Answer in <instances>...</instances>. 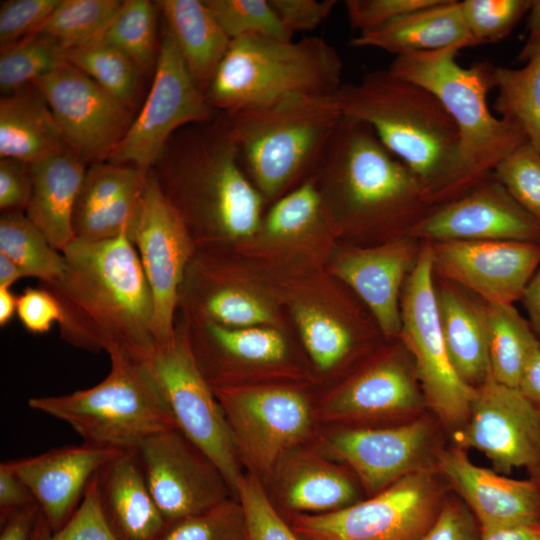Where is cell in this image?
<instances>
[{
    "label": "cell",
    "instance_id": "6da1fadb",
    "mask_svg": "<svg viewBox=\"0 0 540 540\" xmlns=\"http://www.w3.org/2000/svg\"><path fill=\"white\" fill-rule=\"evenodd\" d=\"M62 253L63 273L43 284L61 306L62 340L91 353L116 346L147 360L156 350L154 306L135 245L124 236L75 240Z\"/></svg>",
    "mask_w": 540,
    "mask_h": 540
},
{
    "label": "cell",
    "instance_id": "7a4b0ae2",
    "mask_svg": "<svg viewBox=\"0 0 540 540\" xmlns=\"http://www.w3.org/2000/svg\"><path fill=\"white\" fill-rule=\"evenodd\" d=\"M332 98L343 116L372 127L417 177L434 205L463 196L485 177L467 164L457 125L426 88L387 69L342 84Z\"/></svg>",
    "mask_w": 540,
    "mask_h": 540
},
{
    "label": "cell",
    "instance_id": "3957f363",
    "mask_svg": "<svg viewBox=\"0 0 540 540\" xmlns=\"http://www.w3.org/2000/svg\"><path fill=\"white\" fill-rule=\"evenodd\" d=\"M151 170L195 247L248 238L260 228L264 198L246 176L224 113L175 133Z\"/></svg>",
    "mask_w": 540,
    "mask_h": 540
},
{
    "label": "cell",
    "instance_id": "277c9868",
    "mask_svg": "<svg viewBox=\"0 0 540 540\" xmlns=\"http://www.w3.org/2000/svg\"><path fill=\"white\" fill-rule=\"evenodd\" d=\"M314 175L333 218L356 227H388L407 235L433 204L410 169L372 127L343 116Z\"/></svg>",
    "mask_w": 540,
    "mask_h": 540
},
{
    "label": "cell",
    "instance_id": "5b68a950",
    "mask_svg": "<svg viewBox=\"0 0 540 540\" xmlns=\"http://www.w3.org/2000/svg\"><path fill=\"white\" fill-rule=\"evenodd\" d=\"M244 170L264 199L317 167L343 115L332 96L289 95L224 113Z\"/></svg>",
    "mask_w": 540,
    "mask_h": 540
},
{
    "label": "cell",
    "instance_id": "8992f818",
    "mask_svg": "<svg viewBox=\"0 0 540 540\" xmlns=\"http://www.w3.org/2000/svg\"><path fill=\"white\" fill-rule=\"evenodd\" d=\"M110 371L98 384L58 396L31 397L28 406L67 423L84 443L135 451L145 439L178 429L145 360L112 346Z\"/></svg>",
    "mask_w": 540,
    "mask_h": 540
},
{
    "label": "cell",
    "instance_id": "52a82bcc",
    "mask_svg": "<svg viewBox=\"0 0 540 540\" xmlns=\"http://www.w3.org/2000/svg\"><path fill=\"white\" fill-rule=\"evenodd\" d=\"M342 60L326 40L249 36L231 40L205 94L219 113L273 103L289 95L333 96Z\"/></svg>",
    "mask_w": 540,
    "mask_h": 540
},
{
    "label": "cell",
    "instance_id": "ba28073f",
    "mask_svg": "<svg viewBox=\"0 0 540 540\" xmlns=\"http://www.w3.org/2000/svg\"><path fill=\"white\" fill-rule=\"evenodd\" d=\"M459 50L454 47L396 56L388 70L438 98L457 125L467 164L484 177L528 140L520 127L496 117L488 107V93L495 88V66L477 62L462 67L456 59Z\"/></svg>",
    "mask_w": 540,
    "mask_h": 540
},
{
    "label": "cell",
    "instance_id": "9c48e42d",
    "mask_svg": "<svg viewBox=\"0 0 540 540\" xmlns=\"http://www.w3.org/2000/svg\"><path fill=\"white\" fill-rule=\"evenodd\" d=\"M434 276L430 247L424 242L402 290L399 337L413 357L426 404L446 427L458 431L468 420L476 388L459 376L451 362L440 324Z\"/></svg>",
    "mask_w": 540,
    "mask_h": 540
},
{
    "label": "cell",
    "instance_id": "30bf717a",
    "mask_svg": "<svg viewBox=\"0 0 540 540\" xmlns=\"http://www.w3.org/2000/svg\"><path fill=\"white\" fill-rule=\"evenodd\" d=\"M444 500L427 468L413 471L376 496L321 514H299L291 522L303 540H423Z\"/></svg>",
    "mask_w": 540,
    "mask_h": 540
},
{
    "label": "cell",
    "instance_id": "8fae6325",
    "mask_svg": "<svg viewBox=\"0 0 540 540\" xmlns=\"http://www.w3.org/2000/svg\"><path fill=\"white\" fill-rule=\"evenodd\" d=\"M153 371L178 429L216 466L230 490L243 474L232 435L216 395L194 358L186 328L145 360Z\"/></svg>",
    "mask_w": 540,
    "mask_h": 540
},
{
    "label": "cell",
    "instance_id": "7c38bea8",
    "mask_svg": "<svg viewBox=\"0 0 540 540\" xmlns=\"http://www.w3.org/2000/svg\"><path fill=\"white\" fill-rule=\"evenodd\" d=\"M219 114L194 81L165 28L149 94L108 161L147 172L175 133L193 124L210 122Z\"/></svg>",
    "mask_w": 540,
    "mask_h": 540
},
{
    "label": "cell",
    "instance_id": "4fadbf2b",
    "mask_svg": "<svg viewBox=\"0 0 540 540\" xmlns=\"http://www.w3.org/2000/svg\"><path fill=\"white\" fill-rule=\"evenodd\" d=\"M32 85L48 103L69 150L88 165L108 161L134 119L130 107L67 61Z\"/></svg>",
    "mask_w": 540,
    "mask_h": 540
},
{
    "label": "cell",
    "instance_id": "5bb4252c",
    "mask_svg": "<svg viewBox=\"0 0 540 540\" xmlns=\"http://www.w3.org/2000/svg\"><path fill=\"white\" fill-rule=\"evenodd\" d=\"M238 457L255 472L267 473L309 431L305 398L285 388H213Z\"/></svg>",
    "mask_w": 540,
    "mask_h": 540
},
{
    "label": "cell",
    "instance_id": "9a60e30c",
    "mask_svg": "<svg viewBox=\"0 0 540 540\" xmlns=\"http://www.w3.org/2000/svg\"><path fill=\"white\" fill-rule=\"evenodd\" d=\"M148 281L154 306L156 348L175 337L179 290L195 244L177 211L148 171L133 241Z\"/></svg>",
    "mask_w": 540,
    "mask_h": 540
},
{
    "label": "cell",
    "instance_id": "2e32d148",
    "mask_svg": "<svg viewBox=\"0 0 540 540\" xmlns=\"http://www.w3.org/2000/svg\"><path fill=\"white\" fill-rule=\"evenodd\" d=\"M455 441L463 449L484 453L499 472L526 468L540 480V410L518 388L499 383L490 374L476 388L468 420Z\"/></svg>",
    "mask_w": 540,
    "mask_h": 540
},
{
    "label": "cell",
    "instance_id": "e0dca14e",
    "mask_svg": "<svg viewBox=\"0 0 540 540\" xmlns=\"http://www.w3.org/2000/svg\"><path fill=\"white\" fill-rule=\"evenodd\" d=\"M135 452L167 523L199 514L228 499L230 488L219 470L179 429L145 439Z\"/></svg>",
    "mask_w": 540,
    "mask_h": 540
},
{
    "label": "cell",
    "instance_id": "ac0fdd59",
    "mask_svg": "<svg viewBox=\"0 0 540 540\" xmlns=\"http://www.w3.org/2000/svg\"><path fill=\"white\" fill-rule=\"evenodd\" d=\"M434 274L488 304H513L540 266V244L512 240L427 242Z\"/></svg>",
    "mask_w": 540,
    "mask_h": 540
},
{
    "label": "cell",
    "instance_id": "d6986e66",
    "mask_svg": "<svg viewBox=\"0 0 540 540\" xmlns=\"http://www.w3.org/2000/svg\"><path fill=\"white\" fill-rule=\"evenodd\" d=\"M407 235L424 242L512 240L540 244V223L491 172L463 196L435 207Z\"/></svg>",
    "mask_w": 540,
    "mask_h": 540
},
{
    "label": "cell",
    "instance_id": "ffe728a7",
    "mask_svg": "<svg viewBox=\"0 0 540 540\" xmlns=\"http://www.w3.org/2000/svg\"><path fill=\"white\" fill-rule=\"evenodd\" d=\"M437 467L461 495L480 531L540 524V480L510 479L476 466L459 446L441 451Z\"/></svg>",
    "mask_w": 540,
    "mask_h": 540
},
{
    "label": "cell",
    "instance_id": "44dd1931",
    "mask_svg": "<svg viewBox=\"0 0 540 540\" xmlns=\"http://www.w3.org/2000/svg\"><path fill=\"white\" fill-rule=\"evenodd\" d=\"M123 452L83 443L8 462L29 487L50 528L58 531L79 507L94 475Z\"/></svg>",
    "mask_w": 540,
    "mask_h": 540
},
{
    "label": "cell",
    "instance_id": "7402d4cb",
    "mask_svg": "<svg viewBox=\"0 0 540 540\" xmlns=\"http://www.w3.org/2000/svg\"><path fill=\"white\" fill-rule=\"evenodd\" d=\"M148 171L109 161L89 164L75 203V240L127 237L132 243Z\"/></svg>",
    "mask_w": 540,
    "mask_h": 540
},
{
    "label": "cell",
    "instance_id": "603a6c76",
    "mask_svg": "<svg viewBox=\"0 0 540 540\" xmlns=\"http://www.w3.org/2000/svg\"><path fill=\"white\" fill-rule=\"evenodd\" d=\"M417 241L405 235L378 247L352 249L332 267L366 303L388 337L401 332V294L420 251Z\"/></svg>",
    "mask_w": 540,
    "mask_h": 540
},
{
    "label": "cell",
    "instance_id": "cb8c5ba5",
    "mask_svg": "<svg viewBox=\"0 0 540 540\" xmlns=\"http://www.w3.org/2000/svg\"><path fill=\"white\" fill-rule=\"evenodd\" d=\"M431 439V425L424 419L378 429H350L336 434L331 453L346 462L372 492L424 468Z\"/></svg>",
    "mask_w": 540,
    "mask_h": 540
},
{
    "label": "cell",
    "instance_id": "d4e9b609",
    "mask_svg": "<svg viewBox=\"0 0 540 540\" xmlns=\"http://www.w3.org/2000/svg\"><path fill=\"white\" fill-rule=\"evenodd\" d=\"M103 519L116 540H157L168 523L155 503L135 451H125L97 473Z\"/></svg>",
    "mask_w": 540,
    "mask_h": 540
},
{
    "label": "cell",
    "instance_id": "484cf974",
    "mask_svg": "<svg viewBox=\"0 0 540 540\" xmlns=\"http://www.w3.org/2000/svg\"><path fill=\"white\" fill-rule=\"evenodd\" d=\"M87 166L71 150L30 164L26 216L61 253L75 241L73 212Z\"/></svg>",
    "mask_w": 540,
    "mask_h": 540
},
{
    "label": "cell",
    "instance_id": "4316f807",
    "mask_svg": "<svg viewBox=\"0 0 540 540\" xmlns=\"http://www.w3.org/2000/svg\"><path fill=\"white\" fill-rule=\"evenodd\" d=\"M353 47H374L396 56L476 46L462 15L460 1L439 3L403 15L384 26L358 34Z\"/></svg>",
    "mask_w": 540,
    "mask_h": 540
},
{
    "label": "cell",
    "instance_id": "83f0119b",
    "mask_svg": "<svg viewBox=\"0 0 540 540\" xmlns=\"http://www.w3.org/2000/svg\"><path fill=\"white\" fill-rule=\"evenodd\" d=\"M466 292L445 280L436 285L440 324L451 362L459 376L477 388L490 373L487 303Z\"/></svg>",
    "mask_w": 540,
    "mask_h": 540
},
{
    "label": "cell",
    "instance_id": "f1b7e54d",
    "mask_svg": "<svg viewBox=\"0 0 540 540\" xmlns=\"http://www.w3.org/2000/svg\"><path fill=\"white\" fill-rule=\"evenodd\" d=\"M424 403L415 370L402 361L388 360L355 377L327 409L333 418L351 419L416 413Z\"/></svg>",
    "mask_w": 540,
    "mask_h": 540
},
{
    "label": "cell",
    "instance_id": "f546056e",
    "mask_svg": "<svg viewBox=\"0 0 540 540\" xmlns=\"http://www.w3.org/2000/svg\"><path fill=\"white\" fill-rule=\"evenodd\" d=\"M69 150L52 111L32 85L0 100V158L28 164Z\"/></svg>",
    "mask_w": 540,
    "mask_h": 540
},
{
    "label": "cell",
    "instance_id": "4dcf8cb0",
    "mask_svg": "<svg viewBox=\"0 0 540 540\" xmlns=\"http://www.w3.org/2000/svg\"><path fill=\"white\" fill-rule=\"evenodd\" d=\"M157 6L191 76L206 92L231 39L204 0H161Z\"/></svg>",
    "mask_w": 540,
    "mask_h": 540
},
{
    "label": "cell",
    "instance_id": "1f68e13d",
    "mask_svg": "<svg viewBox=\"0 0 540 540\" xmlns=\"http://www.w3.org/2000/svg\"><path fill=\"white\" fill-rule=\"evenodd\" d=\"M519 59V69L494 67L498 91L493 108L500 118L520 127L528 142L540 153V35L528 37Z\"/></svg>",
    "mask_w": 540,
    "mask_h": 540
},
{
    "label": "cell",
    "instance_id": "d6a6232c",
    "mask_svg": "<svg viewBox=\"0 0 540 540\" xmlns=\"http://www.w3.org/2000/svg\"><path fill=\"white\" fill-rule=\"evenodd\" d=\"M490 375L517 388L525 366L540 338L513 304H488Z\"/></svg>",
    "mask_w": 540,
    "mask_h": 540
},
{
    "label": "cell",
    "instance_id": "836d02e7",
    "mask_svg": "<svg viewBox=\"0 0 540 540\" xmlns=\"http://www.w3.org/2000/svg\"><path fill=\"white\" fill-rule=\"evenodd\" d=\"M0 253L15 262L28 277L43 284L56 280L66 260L24 213H2L0 217Z\"/></svg>",
    "mask_w": 540,
    "mask_h": 540
},
{
    "label": "cell",
    "instance_id": "e575fe53",
    "mask_svg": "<svg viewBox=\"0 0 540 540\" xmlns=\"http://www.w3.org/2000/svg\"><path fill=\"white\" fill-rule=\"evenodd\" d=\"M65 60L132 109L141 72L124 53L100 38L66 49Z\"/></svg>",
    "mask_w": 540,
    "mask_h": 540
},
{
    "label": "cell",
    "instance_id": "d590c367",
    "mask_svg": "<svg viewBox=\"0 0 540 540\" xmlns=\"http://www.w3.org/2000/svg\"><path fill=\"white\" fill-rule=\"evenodd\" d=\"M101 39L129 57L141 73L155 68L156 13L147 0L122 1Z\"/></svg>",
    "mask_w": 540,
    "mask_h": 540
},
{
    "label": "cell",
    "instance_id": "8d00e7d4",
    "mask_svg": "<svg viewBox=\"0 0 540 540\" xmlns=\"http://www.w3.org/2000/svg\"><path fill=\"white\" fill-rule=\"evenodd\" d=\"M121 2L59 0L38 32L55 39L65 49L88 44L103 36Z\"/></svg>",
    "mask_w": 540,
    "mask_h": 540
},
{
    "label": "cell",
    "instance_id": "74e56055",
    "mask_svg": "<svg viewBox=\"0 0 540 540\" xmlns=\"http://www.w3.org/2000/svg\"><path fill=\"white\" fill-rule=\"evenodd\" d=\"M65 50L55 39L39 32L1 47V91L10 94L50 73L66 61Z\"/></svg>",
    "mask_w": 540,
    "mask_h": 540
},
{
    "label": "cell",
    "instance_id": "f35d334b",
    "mask_svg": "<svg viewBox=\"0 0 540 540\" xmlns=\"http://www.w3.org/2000/svg\"><path fill=\"white\" fill-rule=\"evenodd\" d=\"M285 495L289 508L303 514H321L351 505L355 489L341 473L311 466L299 470L289 480Z\"/></svg>",
    "mask_w": 540,
    "mask_h": 540
},
{
    "label": "cell",
    "instance_id": "ab89813d",
    "mask_svg": "<svg viewBox=\"0 0 540 540\" xmlns=\"http://www.w3.org/2000/svg\"><path fill=\"white\" fill-rule=\"evenodd\" d=\"M330 218L333 216L312 176L275 202L262 228L270 238L288 239L311 231Z\"/></svg>",
    "mask_w": 540,
    "mask_h": 540
},
{
    "label": "cell",
    "instance_id": "60d3db41",
    "mask_svg": "<svg viewBox=\"0 0 540 540\" xmlns=\"http://www.w3.org/2000/svg\"><path fill=\"white\" fill-rule=\"evenodd\" d=\"M231 39L262 36L292 40L269 0H204Z\"/></svg>",
    "mask_w": 540,
    "mask_h": 540
},
{
    "label": "cell",
    "instance_id": "b9f144b4",
    "mask_svg": "<svg viewBox=\"0 0 540 540\" xmlns=\"http://www.w3.org/2000/svg\"><path fill=\"white\" fill-rule=\"evenodd\" d=\"M294 316L304 345L320 369L332 368L351 349L350 329L332 315L317 307L300 305Z\"/></svg>",
    "mask_w": 540,
    "mask_h": 540
},
{
    "label": "cell",
    "instance_id": "7bdbcfd3",
    "mask_svg": "<svg viewBox=\"0 0 540 540\" xmlns=\"http://www.w3.org/2000/svg\"><path fill=\"white\" fill-rule=\"evenodd\" d=\"M157 540H246L239 501L225 500L199 514L168 523Z\"/></svg>",
    "mask_w": 540,
    "mask_h": 540
},
{
    "label": "cell",
    "instance_id": "ee69618b",
    "mask_svg": "<svg viewBox=\"0 0 540 540\" xmlns=\"http://www.w3.org/2000/svg\"><path fill=\"white\" fill-rule=\"evenodd\" d=\"M531 5V0L460 1L463 18L477 45L504 39L529 13Z\"/></svg>",
    "mask_w": 540,
    "mask_h": 540
},
{
    "label": "cell",
    "instance_id": "f6af8a7d",
    "mask_svg": "<svg viewBox=\"0 0 540 540\" xmlns=\"http://www.w3.org/2000/svg\"><path fill=\"white\" fill-rule=\"evenodd\" d=\"M492 172L512 198L540 223V153L527 141Z\"/></svg>",
    "mask_w": 540,
    "mask_h": 540
},
{
    "label": "cell",
    "instance_id": "bcb514c9",
    "mask_svg": "<svg viewBox=\"0 0 540 540\" xmlns=\"http://www.w3.org/2000/svg\"><path fill=\"white\" fill-rule=\"evenodd\" d=\"M235 492L244 513L246 540H303L279 515L255 476L243 475Z\"/></svg>",
    "mask_w": 540,
    "mask_h": 540
},
{
    "label": "cell",
    "instance_id": "7dc6e473",
    "mask_svg": "<svg viewBox=\"0 0 540 540\" xmlns=\"http://www.w3.org/2000/svg\"><path fill=\"white\" fill-rule=\"evenodd\" d=\"M32 540H116L101 513L96 474L88 484L77 510L58 531L50 528L40 510Z\"/></svg>",
    "mask_w": 540,
    "mask_h": 540
},
{
    "label": "cell",
    "instance_id": "c3c4849f",
    "mask_svg": "<svg viewBox=\"0 0 540 540\" xmlns=\"http://www.w3.org/2000/svg\"><path fill=\"white\" fill-rule=\"evenodd\" d=\"M59 0H7L0 6L1 47L37 33Z\"/></svg>",
    "mask_w": 540,
    "mask_h": 540
},
{
    "label": "cell",
    "instance_id": "681fc988",
    "mask_svg": "<svg viewBox=\"0 0 540 540\" xmlns=\"http://www.w3.org/2000/svg\"><path fill=\"white\" fill-rule=\"evenodd\" d=\"M441 0H347L349 24L361 33L377 29L413 11L433 6Z\"/></svg>",
    "mask_w": 540,
    "mask_h": 540
},
{
    "label": "cell",
    "instance_id": "f907efd6",
    "mask_svg": "<svg viewBox=\"0 0 540 540\" xmlns=\"http://www.w3.org/2000/svg\"><path fill=\"white\" fill-rule=\"evenodd\" d=\"M16 314L24 328L34 334L48 332L63 318L57 298L44 287L25 289L17 297Z\"/></svg>",
    "mask_w": 540,
    "mask_h": 540
},
{
    "label": "cell",
    "instance_id": "816d5d0a",
    "mask_svg": "<svg viewBox=\"0 0 540 540\" xmlns=\"http://www.w3.org/2000/svg\"><path fill=\"white\" fill-rule=\"evenodd\" d=\"M32 193L30 164L13 158L0 160V209L24 213Z\"/></svg>",
    "mask_w": 540,
    "mask_h": 540
},
{
    "label": "cell",
    "instance_id": "f5cc1de1",
    "mask_svg": "<svg viewBox=\"0 0 540 540\" xmlns=\"http://www.w3.org/2000/svg\"><path fill=\"white\" fill-rule=\"evenodd\" d=\"M479 525L466 504L444 500L440 513L423 540H478Z\"/></svg>",
    "mask_w": 540,
    "mask_h": 540
},
{
    "label": "cell",
    "instance_id": "db71d44e",
    "mask_svg": "<svg viewBox=\"0 0 540 540\" xmlns=\"http://www.w3.org/2000/svg\"><path fill=\"white\" fill-rule=\"evenodd\" d=\"M284 27L296 32L312 31L330 15L335 0H269Z\"/></svg>",
    "mask_w": 540,
    "mask_h": 540
},
{
    "label": "cell",
    "instance_id": "11a10c76",
    "mask_svg": "<svg viewBox=\"0 0 540 540\" xmlns=\"http://www.w3.org/2000/svg\"><path fill=\"white\" fill-rule=\"evenodd\" d=\"M35 502L29 487L16 474L9 462H2L0 464V522Z\"/></svg>",
    "mask_w": 540,
    "mask_h": 540
},
{
    "label": "cell",
    "instance_id": "9f6ffc18",
    "mask_svg": "<svg viewBox=\"0 0 540 540\" xmlns=\"http://www.w3.org/2000/svg\"><path fill=\"white\" fill-rule=\"evenodd\" d=\"M39 513V505L35 502L11 514L0 522V540H32Z\"/></svg>",
    "mask_w": 540,
    "mask_h": 540
},
{
    "label": "cell",
    "instance_id": "6f0895ef",
    "mask_svg": "<svg viewBox=\"0 0 540 540\" xmlns=\"http://www.w3.org/2000/svg\"><path fill=\"white\" fill-rule=\"evenodd\" d=\"M517 388L540 410V341L525 366Z\"/></svg>",
    "mask_w": 540,
    "mask_h": 540
},
{
    "label": "cell",
    "instance_id": "680465c9",
    "mask_svg": "<svg viewBox=\"0 0 540 540\" xmlns=\"http://www.w3.org/2000/svg\"><path fill=\"white\" fill-rule=\"evenodd\" d=\"M478 540H540V524L500 527L480 531Z\"/></svg>",
    "mask_w": 540,
    "mask_h": 540
},
{
    "label": "cell",
    "instance_id": "91938a15",
    "mask_svg": "<svg viewBox=\"0 0 540 540\" xmlns=\"http://www.w3.org/2000/svg\"><path fill=\"white\" fill-rule=\"evenodd\" d=\"M521 301L529 316V323L540 337V266L527 285Z\"/></svg>",
    "mask_w": 540,
    "mask_h": 540
},
{
    "label": "cell",
    "instance_id": "94428289",
    "mask_svg": "<svg viewBox=\"0 0 540 540\" xmlns=\"http://www.w3.org/2000/svg\"><path fill=\"white\" fill-rule=\"evenodd\" d=\"M28 277L11 259L0 253V287L10 288L17 280Z\"/></svg>",
    "mask_w": 540,
    "mask_h": 540
},
{
    "label": "cell",
    "instance_id": "6125c7cd",
    "mask_svg": "<svg viewBox=\"0 0 540 540\" xmlns=\"http://www.w3.org/2000/svg\"><path fill=\"white\" fill-rule=\"evenodd\" d=\"M17 309V297L8 287H0V326H6Z\"/></svg>",
    "mask_w": 540,
    "mask_h": 540
},
{
    "label": "cell",
    "instance_id": "be15d7a7",
    "mask_svg": "<svg viewBox=\"0 0 540 540\" xmlns=\"http://www.w3.org/2000/svg\"><path fill=\"white\" fill-rule=\"evenodd\" d=\"M527 20L529 36L540 35V0L532 1Z\"/></svg>",
    "mask_w": 540,
    "mask_h": 540
},
{
    "label": "cell",
    "instance_id": "e7e4bbea",
    "mask_svg": "<svg viewBox=\"0 0 540 540\" xmlns=\"http://www.w3.org/2000/svg\"><path fill=\"white\" fill-rule=\"evenodd\" d=\"M538 471H539V477H540V442H539V451H538Z\"/></svg>",
    "mask_w": 540,
    "mask_h": 540
}]
</instances>
